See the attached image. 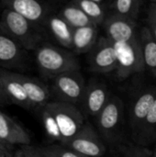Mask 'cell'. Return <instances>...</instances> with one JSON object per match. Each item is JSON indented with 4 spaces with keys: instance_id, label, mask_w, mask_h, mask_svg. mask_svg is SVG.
<instances>
[{
    "instance_id": "obj_1",
    "label": "cell",
    "mask_w": 156,
    "mask_h": 157,
    "mask_svg": "<svg viewBox=\"0 0 156 157\" xmlns=\"http://www.w3.org/2000/svg\"><path fill=\"white\" fill-rule=\"evenodd\" d=\"M41 121L47 136L66 145L85 124V116L74 105L51 101L40 109Z\"/></svg>"
},
{
    "instance_id": "obj_2",
    "label": "cell",
    "mask_w": 156,
    "mask_h": 157,
    "mask_svg": "<svg viewBox=\"0 0 156 157\" xmlns=\"http://www.w3.org/2000/svg\"><path fill=\"white\" fill-rule=\"evenodd\" d=\"M35 60L41 75L50 78L80 70L79 62L73 52L48 42H42L35 50Z\"/></svg>"
},
{
    "instance_id": "obj_3",
    "label": "cell",
    "mask_w": 156,
    "mask_h": 157,
    "mask_svg": "<svg viewBox=\"0 0 156 157\" xmlns=\"http://www.w3.org/2000/svg\"><path fill=\"white\" fill-rule=\"evenodd\" d=\"M0 30L17 41L26 51H35L43 42L39 26L8 8H4L0 13Z\"/></svg>"
},
{
    "instance_id": "obj_4",
    "label": "cell",
    "mask_w": 156,
    "mask_h": 157,
    "mask_svg": "<svg viewBox=\"0 0 156 157\" xmlns=\"http://www.w3.org/2000/svg\"><path fill=\"white\" fill-rule=\"evenodd\" d=\"M124 118V104L116 95L110 96L108 101L96 117L99 135L107 144H116L120 137Z\"/></svg>"
},
{
    "instance_id": "obj_5",
    "label": "cell",
    "mask_w": 156,
    "mask_h": 157,
    "mask_svg": "<svg viewBox=\"0 0 156 157\" xmlns=\"http://www.w3.org/2000/svg\"><path fill=\"white\" fill-rule=\"evenodd\" d=\"M113 43L118 60L116 69L118 79L123 80L131 75L143 73L146 70L140 36L128 41Z\"/></svg>"
},
{
    "instance_id": "obj_6",
    "label": "cell",
    "mask_w": 156,
    "mask_h": 157,
    "mask_svg": "<svg viewBox=\"0 0 156 157\" xmlns=\"http://www.w3.org/2000/svg\"><path fill=\"white\" fill-rule=\"evenodd\" d=\"M51 96L53 101L80 105L85 94L86 84L80 71H71L61 74L52 78Z\"/></svg>"
},
{
    "instance_id": "obj_7",
    "label": "cell",
    "mask_w": 156,
    "mask_h": 157,
    "mask_svg": "<svg viewBox=\"0 0 156 157\" xmlns=\"http://www.w3.org/2000/svg\"><path fill=\"white\" fill-rule=\"evenodd\" d=\"M156 98V86L149 85L138 90L129 105V125L132 137H137L142 125Z\"/></svg>"
},
{
    "instance_id": "obj_8",
    "label": "cell",
    "mask_w": 156,
    "mask_h": 157,
    "mask_svg": "<svg viewBox=\"0 0 156 157\" xmlns=\"http://www.w3.org/2000/svg\"><path fill=\"white\" fill-rule=\"evenodd\" d=\"M64 146L86 157H102L107 151L103 139L89 122H85L80 131Z\"/></svg>"
},
{
    "instance_id": "obj_9",
    "label": "cell",
    "mask_w": 156,
    "mask_h": 157,
    "mask_svg": "<svg viewBox=\"0 0 156 157\" xmlns=\"http://www.w3.org/2000/svg\"><path fill=\"white\" fill-rule=\"evenodd\" d=\"M90 70L98 74L116 71L118 60L114 43L107 37H100L90 52Z\"/></svg>"
},
{
    "instance_id": "obj_10",
    "label": "cell",
    "mask_w": 156,
    "mask_h": 157,
    "mask_svg": "<svg viewBox=\"0 0 156 157\" xmlns=\"http://www.w3.org/2000/svg\"><path fill=\"white\" fill-rule=\"evenodd\" d=\"M110 96L105 82L92 79L86 86L85 94L80 104L85 117H97L108 101Z\"/></svg>"
},
{
    "instance_id": "obj_11",
    "label": "cell",
    "mask_w": 156,
    "mask_h": 157,
    "mask_svg": "<svg viewBox=\"0 0 156 157\" xmlns=\"http://www.w3.org/2000/svg\"><path fill=\"white\" fill-rule=\"evenodd\" d=\"M103 26L108 38L112 42L128 41L139 36L136 20L118 15L116 13L108 16Z\"/></svg>"
},
{
    "instance_id": "obj_12",
    "label": "cell",
    "mask_w": 156,
    "mask_h": 157,
    "mask_svg": "<svg viewBox=\"0 0 156 157\" xmlns=\"http://www.w3.org/2000/svg\"><path fill=\"white\" fill-rule=\"evenodd\" d=\"M1 3L4 8L20 14L39 27L44 25L50 15L47 6L41 0H1Z\"/></svg>"
},
{
    "instance_id": "obj_13",
    "label": "cell",
    "mask_w": 156,
    "mask_h": 157,
    "mask_svg": "<svg viewBox=\"0 0 156 157\" xmlns=\"http://www.w3.org/2000/svg\"><path fill=\"white\" fill-rule=\"evenodd\" d=\"M26 50L15 40L0 30V66L17 69L23 66Z\"/></svg>"
},
{
    "instance_id": "obj_14",
    "label": "cell",
    "mask_w": 156,
    "mask_h": 157,
    "mask_svg": "<svg viewBox=\"0 0 156 157\" xmlns=\"http://www.w3.org/2000/svg\"><path fill=\"white\" fill-rule=\"evenodd\" d=\"M0 84L10 103L16 104L25 109L32 110L31 105L16 72L0 68Z\"/></svg>"
},
{
    "instance_id": "obj_15",
    "label": "cell",
    "mask_w": 156,
    "mask_h": 157,
    "mask_svg": "<svg viewBox=\"0 0 156 157\" xmlns=\"http://www.w3.org/2000/svg\"><path fill=\"white\" fill-rule=\"evenodd\" d=\"M29 134L17 121L0 110V143L5 145H29Z\"/></svg>"
},
{
    "instance_id": "obj_16",
    "label": "cell",
    "mask_w": 156,
    "mask_h": 157,
    "mask_svg": "<svg viewBox=\"0 0 156 157\" xmlns=\"http://www.w3.org/2000/svg\"><path fill=\"white\" fill-rule=\"evenodd\" d=\"M17 76L25 88L31 105V109L40 110L49 102L51 98V90L49 87L38 79L26 75L17 73Z\"/></svg>"
},
{
    "instance_id": "obj_17",
    "label": "cell",
    "mask_w": 156,
    "mask_h": 157,
    "mask_svg": "<svg viewBox=\"0 0 156 157\" xmlns=\"http://www.w3.org/2000/svg\"><path fill=\"white\" fill-rule=\"evenodd\" d=\"M43 26L47 27V29L62 47L72 50L74 29L72 28L59 14L49 15Z\"/></svg>"
},
{
    "instance_id": "obj_18",
    "label": "cell",
    "mask_w": 156,
    "mask_h": 157,
    "mask_svg": "<svg viewBox=\"0 0 156 157\" xmlns=\"http://www.w3.org/2000/svg\"><path fill=\"white\" fill-rule=\"evenodd\" d=\"M98 39V29L96 24L74 29L72 51L76 54L90 52Z\"/></svg>"
},
{
    "instance_id": "obj_19",
    "label": "cell",
    "mask_w": 156,
    "mask_h": 157,
    "mask_svg": "<svg viewBox=\"0 0 156 157\" xmlns=\"http://www.w3.org/2000/svg\"><path fill=\"white\" fill-rule=\"evenodd\" d=\"M139 36L146 70L156 77V40L148 27L142 28Z\"/></svg>"
},
{
    "instance_id": "obj_20",
    "label": "cell",
    "mask_w": 156,
    "mask_h": 157,
    "mask_svg": "<svg viewBox=\"0 0 156 157\" xmlns=\"http://www.w3.org/2000/svg\"><path fill=\"white\" fill-rule=\"evenodd\" d=\"M135 142L144 147L156 143V98L135 138Z\"/></svg>"
},
{
    "instance_id": "obj_21",
    "label": "cell",
    "mask_w": 156,
    "mask_h": 157,
    "mask_svg": "<svg viewBox=\"0 0 156 157\" xmlns=\"http://www.w3.org/2000/svg\"><path fill=\"white\" fill-rule=\"evenodd\" d=\"M59 15L74 29L95 24L90 17L74 2L64 6L59 12Z\"/></svg>"
},
{
    "instance_id": "obj_22",
    "label": "cell",
    "mask_w": 156,
    "mask_h": 157,
    "mask_svg": "<svg viewBox=\"0 0 156 157\" xmlns=\"http://www.w3.org/2000/svg\"><path fill=\"white\" fill-rule=\"evenodd\" d=\"M73 2L76 4L97 26L99 24H103L104 20L108 17L105 5L103 4L94 0H73Z\"/></svg>"
},
{
    "instance_id": "obj_23",
    "label": "cell",
    "mask_w": 156,
    "mask_h": 157,
    "mask_svg": "<svg viewBox=\"0 0 156 157\" xmlns=\"http://www.w3.org/2000/svg\"><path fill=\"white\" fill-rule=\"evenodd\" d=\"M143 0H113L115 13L136 20Z\"/></svg>"
},
{
    "instance_id": "obj_24",
    "label": "cell",
    "mask_w": 156,
    "mask_h": 157,
    "mask_svg": "<svg viewBox=\"0 0 156 157\" xmlns=\"http://www.w3.org/2000/svg\"><path fill=\"white\" fill-rule=\"evenodd\" d=\"M114 157H154V152L137 144H128L120 145Z\"/></svg>"
},
{
    "instance_id": "obj_25",
    "label": "cell",
    "mask_w": 156,
    "mask_h": 157,
    "mask_svg": "<svg viewBox=\"0 0 156 157\" xmlns=\"http://www.w3.org/2000/svg\"><path fill=\"white\" fill-rule=\"evenodd\" d=\"M48 149L51 152H52L57 157H86L64 145L53 144L48 146Z\"/></svg>"
},
{
    "instance_id": "obj_26",
    "label": "cell",
    "mask_w": 156,
    "mask_h": 157,
    "mask_svg": "<svg viewBox=\"0 0 156 157\" xmlns=\"http://www.w3.org/2000/svg\"><path fill=\"white\" fill-rule=\"evenodd\" d=\"M147 27L156 40V3L152 2L147 11Z\"/></svg>"
},
{
    "instance_id": "obj_27",
    "label": "cell",
    "mask_w": 156,
    "mask_h": 157,
    "mask_svg": "<svg viewBox=\"0 0 156 157\" xmlns=\"http://www.w3.org/2000/svg\"><path fill=\"white\" fill-rule=\"evenodd\" d=\"M24 152V154L27 155V157H40L38 155V152H37V148L36 147H32V146H29V145H26V146H23L21 148Z\"/></svg>"
},
{
    "instance_id": "obj_28",
    "label": "cell",
    "mask_w": 156,
    "mask_h": 157,
    "mask_svg": "<svg viewBox=\"0 0 156 157\" xmlns=\"http://www.w3.org/2000/svg\"><path fill=\"white\" fill-rule=\"evenodd\" d=\"M37 148V152L40 157H57L52 152H51L48 147H42V148Z\"/></svg>"
},
{
    "instance_id": "obj_29",
    "label": "cell",
    "mask_w": 156,
    "mask_h": 157,
    "mask_svg": "<svg viewBox=\"0 0 156 157\" xmlns=\"http://www.w3.org/2000/svg\"><path fill=\"white\" fill-rule=\"evenodd\" d=\"M0 103L1 104H9L10 101L8 100V98H6V93L4 92L3 88H2V86L0 84Z\"/></svg>"
},
{
    "instance_id": "obj_30",
    "label": "cell",
    "mask_w": 156,
    "mask_h": 157,
    "mask_svg": "<svg viewBox=\"0 0 156 157\" xmlns=\"http://www.w3.org/2000/svg\"><path fill=\"white\" fill-rule=\"evenodd\" d=\"M15 157H27V155L24 154V152H23V150L22 149H20V150H18L17 153H16V155H15Z\"/></svg>"
},
{
    "instance_id": "obj_31",
    "label": "cell",
    "mask_w": 156,
    "mask_h": 157,
    "mask_svg": "<svg viewBox=\"0 0 156 157\" xmlns=\"http://www.w3.org/2000/svg\"><path fill=\"white\" fill-rule=\"evenodd\" d=\"M7 149H8V147L6 145H5L4 144L0 143V151H2V152H7L8 151Z\"/></svg>"
},
{
    "instance_id": "obj_32",
    "label": "cell",
    "mask_w": 156,
    "mask_h": 157,
    "mask_svg": "<svg viewBox=\"0 0 156 157\" xmlns=\"http://www.w3.org/2000/svg\"><path fill=\"white\" fill-rule=\"evenodd\" d=\"M94 1H96V2H98V3H100V4H103V5H105V4H106V2H107V0H94Z\"/></svg>"
},
{
    "instance_id": "obj_33",
    "label": "cell",
    "mask_w": 156,
    "mask_h": 157,
    "mask_svg": "<svg viewBox=\"0 0 156 157\" xmlns=\"http://www.w3.org/2000/svg\"><path fill=\"white\" fill-rule=\"evenodd\" d=\"M5 154H8V152H2V151H0V155H5Z\"/></svg>"
},
{
    "instance_id": "obj_34",
    "label": "cell",
    "mask_w": 156,
    "mask_h": 157,
    "mask_svg": "<svg viewBox=\"0 0 156 157\" xmlns=\"http://www.w3.org/2000/svg\"><path fill=\"white\" fill-rule=\"evenodd\" d=\"M7 155H8V154H5V155H0V157H7Z\"/></svg>"
},
{
    "instance_id": "obj_35",
    "label": "cell",
    "mask_w": 156,
    "mask_h": 157,
    "mask_svg": "<svg viewBox=\"0 0 156 157\" xmlns=\"http://www.w3.org/2000/svg\"><path fill=\"white\" fill-rule=\"evenodd\" d=\"M154 157H156V153H154Z\"/></svg>"
},
{
    "instance_id": "obj_36",
    "label": "cell",
    "mask_w": 156,
    "mask_h": 157,
    "mask_svg": "<svg viewBox=\"0 0 156 157\" xmlns=\"http://www.w3.org/2000/svg\"><path fill=\"white\" fill-rule=\"evenodd\" d=\"M154 153H156V146H155V149H154Z\"/></svg>"
},
{
    "instance_id": "obj_37",
    "label": "cell",
    "mask_w": 156,
    "mask_h": 157,
    "mask_svg": "<svg viewBox=\"0 0 156 157\" xmlns=\"http://www.w3.org/2000/svg\"><path fill=\"white\" fill-rule=\"evenodd\" d=\"M154 3H156V0H154Z\"/></svg>"
},
{
    "instance_id": "obj_38",
    "label": "cell",
    "mask_w": 156,
    "mask_h": 157,
    "mask_svg": "<svg viewBox=\"0 0 156 157\" xmlns=\"http://www.w3.org/2000/svg\"><path fill=\"white\" fill-rule=\"evenodd\" d=\"M150 1H151V2H154V0H150Z\"/></svg>"
}]
</instances>
